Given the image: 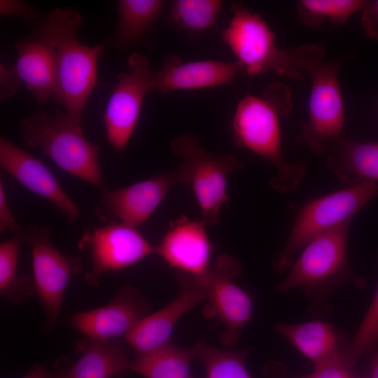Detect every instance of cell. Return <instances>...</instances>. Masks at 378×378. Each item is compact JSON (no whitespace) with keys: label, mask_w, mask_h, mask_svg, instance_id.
Returning <instances> with one entry per match:
<instances>
[{"label":"cell","mask_w":378,"mask_h":378,"mask_svg":"<svg viewBox=\"0 0 378 378\" xmlns=\"http://www.w3.org/2000/svg\"><path fill=\"white\" fill-rule=\"evenodd\" d=\"M291 108L290 88L274 83L261 97L244 96L237 106L232 124L235 146L253 152L274 166L276 173L270 185L281 193L295 190L306 172L302 161L289 162L282 153L279 118Z\"/></svg>","instance_id":"1"},{"label":"cell","mask_w":378,"mask_h":378,"mask_svg":"<svg viewBox=\"0 0 378 378\" xmlns=\"http://www.w3.org/2000/svg\"><path fill=\"white\" fill-rule=\"evenodd\" d=\"M82 16L70 7L57 8L44 15L30 33L54 49L57 69L56 102L81 120L87 100L97 83L98 59L104 47L88 46L78 39Z\"/></svg>","instance_id":"2"},{"label":"cell","mask_w":378,"mask_h":378,"mask_svg":"<svg viewBox=\"0 0 378 378\" xmlns=\"http://www.w3.org/2000/svg\"><path fill=\"white\" fill-rule=\"evenodd\" d=\"M300 65L310 78L308 118L298 124L295 144L307 147L313 155H323L330 142L341 135L344 122V104L338 73L344 58L325 60L320 44L298 47Z\"/></svg>","instance_id":"3"},{"label":"cell","mask_w":378,"mask_h":378,"mask_svg":"<svg viewBox=\"0 0 378 378\" xmlns=\"http://www.w3.org/2000/svg\"><path fill=\"white\" fill-rule=\"evenodd\" d=\"M22 139L37 148L62 170L104 191L99 148L88 140L81 120L65 111L49 113L38 111L20 121Z\"/></svg>","instance_id":"4"},{"label":"cell","mask_w":378,"mask_h":378,"mask_svg":"<svg viewBox=\"0 0 378 378\" xmlns=\"http://www.w3.org/2000/svg\"><path fill=\"white\" fill-rule=\"evenodd\" d=\"M231 10L232 17L222 31L221 38L242 71L251 76L273 71L298 80L305 78L296 47L280 49L265 20L242 4H233Z\"/></svg>","instance_id":"5"},{"label":"cell","mask_w":378,"mask_h":378,"mask_svg":"<svg viewBox=\"0 0 378 378\" xmlns=\"http://www.w3.org/2000/svg\"><path fill=\"white\" fill-rule=\"evenodd\" d=\"M170 148L181 159L174 172L177 182L192 188L200 209V220L206 227L216 224L220 209L228 200L227 177L242 168L243 162L233 154L207 152L189 132L174 138Z\"/></svg>","instance_id":"6"},{"label":"cell","mask_w":378,"mask_h":378,"mask_svg":"<svg viewBox=\"0 0 378 378\" xmlns=\"http://www.w3.org/2000/svg\"><path fill=\"white\" fill-rule=\"evenodd\" d=\"M378 196V183L366 181L308 202L295 216L290 236L275 257L274 270L284 272L293 255L315 237L352 217Z\"/></svg>","instance_id":"7"},{"label":"cell","mask_w":378,"mask_h":378,"mask_svg":"<svg viewBox=\"0 0 378 378\" xmlns=\"http://www.w3.org/2000/svg\"><path fill=\"white\" fill-rule=\"evenodd\" d=\"M22 232L31 247L33 281L46 314L43 330L48 332L58 321L68 284L84 266L79 256L64 255L54 246L48 227L31 224Z\"/></svg>","instance_id":"8"},{"label":"cell","mask_w":378,"mask_h":378,"mask_svg":"<svg viewBox=\"0 0 378 378\" xmlns=\"http://www.w3.org/2000/svg\"><path fill=\"white\" fill-rule=\"evenodd\" d=\"M241 272V265L234 258L221 255L203 274L193 275L207 300L204 315L208 318H216L224 325L220 342L228 347L237 344L253 312L251 298L234 281Z\"/></svg>","instance_id":"9"},{"label":"cell","mask_w":378,"mask_h":378,"mask_svg":"<svg viewBox=\"0 0 378 378\" xmlns=\"http://www.w3.org/2000/svg\"><path fill=\"white\" fill-rule=\"evenodd\" d=\"M127 64L128 71L117 76V83L104 113L106 140L118 153L125 150L136 127L155 73L148 59L143 55L132 53Z\"/></svg>","instance_id":"10"},{"label":"cell","mask_w":378,"mask_h":378,"mask_svg":"<svg viewBox=\"0 0 378 378\" xmlns=\"http://www.w3.org/2000/svg\"><path fill=\"white\" fill-rule=\"evenodd\" d=\"M351 219L319 234L305 246L276 289L285 293L296 287H313L349 273L347 246Z\"/></svg>","instance_id":"11"},{"label":"cell","mask_w":378,"mask_h":378,"mask_svg":"<svg viewBox=\"0 0 378 378\" xmlns=\"http://www.w3.org/2000/svg\"><path fill=\"white\" fill-rule=\"evenodd\" d=\"M92 254V271L85 279L90 286H97L101 275L137 263L155 253L153 246L136 227L112 222L88 230L79 242Z\"/></svg>","instance_id":"12"},{"label":"cell","mask_w":378,"mask_h":378,"mask_svg":"<svg viewBox=\"0 0 378 378\" xmlns=\"http://www.w3.org/2000/svg\"><path fill=\"white\" fill-rule=\"evenodd\" d=\"M151 306L134 288H120L111 302L104 307L77 312L71 326L90 340H107L125 337L146 316Z\"/></svg>","instance_id":"13"},{"label":"cell","mask_w":378,"mask_h":378,"mask_svg":"<svg viewBox=\"0 0 378 378\" xmlns=\"http://www.w3.org/2000/svg\"><path fill=\"white\" fill-rule=\"evenodd\" d=\"M177 183L175 173L169 172L125 188L106 189L103 191L96 211L102 220L115 219L137 228L149 218Z\"/></svg>","instance_id":"14"},{"label":"cell","mask_w":378,"mask_h":378,"mask_svg":"<svg viewBox=\"0 0 378 378\" xmlns=\"http://www.w3.org/2000/svg\"><path fill=\"white\" fill-rule=\"evenodd\" d=\"M0 166L25 188L53 204L69 223H76L80 211L51 171L3 136L0 138Z\"/></svg>","instance_id":"15"},{"label":"cell","mask_w":378,"mask_h":378,"mask_svg":"<svg viewBox=\"0 0 378 378\" xmlns=\"http://www.w3.org/2000/svg\"><path fill=\"white\" fill-rule=\"evenodd\" d=\"M176 275L179 285L177 296L159 311L143 318L125 337L138 354L150 351L169 342L177 321L206 299L204 290L193 275L181 271H176Z\"/></svg>","instance_id":"16"},{"label":"cell","mask_w":378,"mask_h":378,"mask_svg":"<svg viewBox=\"0 0 378 378\" xmlns=\"http://www.w3.org/2000/svg\"><path fill=\"white\" fill-rule=\"evenodd\" d=\"M200 220L182 216L172 222L155 253L171 267L194 276L203 274L209 269L213 245Z\"/></svg>","instance_id":"17"},{"label":"cell","mask_w":378,"mask_h":378,"mask_svg":"<svg viewBox=\"0 0 378 378\" xmlns=\"http://www.w3.org/2000/svg\"><path fill=\"white\" fill-rule=\"evenodd\" d=\"M241 71L237 62L205 59L185 62L177 55H169L155 71L150 91L168 93L214 88L231 83Z\"/></svg>","instance_id":"18"},{"label":"cell","mask_w":378,"mask_h":378,"mask_svg":"<svg viewBox=\"0 0 378 378\" xmlns=\"http://www.w3.org/2000/svg\"><path fill=\"white\" fill-rule=\"evenodd\" d=\"M17 59L13 65L22 82L39 104L55 97L57 89V69L53 48L29 34L15 43Z\"/></svg>","instance_id":"19"},{"label":"cell","mask_w":378,"mask_h":378,"mask_svg":"<svg viewBox=\"0 0 378 378\" xmlns=\"http://www.w3.org/2000/svg\"><path fill=\"white\" fill-rule=\"evenodd\" d=\"M328 167L348 186L378 181V142H360L342 136L334 139L328 153Z\"/></svg>","instance_id":"20"},{"label":"cell","mask_w":378,"mask_h":378,"mask_svg":"<svg viewBox=\"0 0 378 378\" xmlns=\"http://www.w3.org/2000/svg\"><path fill=\"white\" fill-rule=\"evenodd\" d=\"M66 378H113L130 370L125 342L120 339L90 340Z\"/></svg>","instance_id":"21"},{"label":"cell","mask_w":378,"mask_h":378,"mask_svg":"<svg viewBox=\"0 0 378 378\" xmlns=\"http://www.w3.org/2000/svg\"><path fill=\"white\" fill-rule=\"evenodd\" d=\"M274 330L312 360L314 366L337 351V337L330 323L316 321L303 323H279Z\"/></svg>","instance_id":"22"},{"label":"cell","mask_w":378,"mask_h":378,"mask_svg":"<svg viewBox=\"0 0 378 378\" xmlns=\"http://www.w3.org/2000/svg\"><path fill=\"white\" fill-rule=\"evenodd\" d=\"M164 3L162 0L118 1V19L112 46L124 50L141 40L157 20Z\"/></svg>","instance_id":"23"},{"label":"cell","mask_w":378,"mask_h":378,"mask_svg":"<svg viewBox=\"0 0 378 378\" xmlns=\"http://www.w3.org/2000/svg\"><path fill=\"white\" fill-rule=\"evenodd\" d=\"M195 360L194 346L182 348L167 342L139 354L130 370L146 378H192L190 363Z\"/></svg>","instance_id":"24"},{"label":"cell","mask_w":378,"mask_h":378,"mask_svg":"<svg viewBox=\"0 0 378 378\" xmlns=\"http://www.w3.org/2000/svg\"><path fill=\"white\" fill-rule=\"evenodd\" d=\"M24 244L21 231L0 244V295L13 303L36 293L34 281L17 274L20 248Z\"/></svg>","instance_id":"25"},{"label":"cell","mask_w":378,"mask_h":378,"mask_svg":"<svg viewBox=\"0 0 378 378\" xmlns=\"http://www.w3.org/2000/svg\"><path fill=\"white\" fill-rule=\"evenodd\" d=\"M364 0H301L297 4V13L307 26L318 27L326 20L342 25L355 13L368 4Z\"/></svg>","instance_id":"26"},{"label":"cell","mask_w":378,"mask_h":378,"mask_svg":"<svg viewBox=\"0 0 378 378\" xmlns=\"http://www.w3.org/2000/svg\"><path fill=\"white\" fill-rule=\"evenodd\" d=\"M195 360L205 369V378H253L245 365L248 350L229 351L205 345H194Z\"/></svg>","instance_id":"27"},{"label":"cell","mask_w":378,"mask_h":378,"mask_svg":"<svg viewBox=\"0 0 378 378\" xmlns=\"http://www.w3.org/2000/svg\"><path fill=\"white\" fill-rule=\"evenodd\" d=\"M223 4L219 0H175L171 4L170 15L181 29L200 33L214 26Z\"/></svg>","instance_id":"28"},{"label":"cell","mask_w":378,"mask_h":378,"mask_svg":"<svg viewBox=\"0 0 378 378\" xmlns=\"http://www.w3.org/2000/svg\"><path fill=\"white\" fill-rule=\"evenodd\" d=\"M378 342V286L370 306L366 312L351 343L342 352L353 367L362 355Z\"/></svg>","instance_id":"29"},{"label":"cell","mask_w":378,"mask_h":378,"mask_svg":"<svg viewBox=\"0 0 378 378\" xmlns=\"http://www.w3.org/2000/svg\"><path fill=\"white\" fill-rule=\"evenodd\" d=\"M314 372L300 378H349L352 366L342 352L337 351L328 360L314 366Z\"/></svg>","instance_id":"30"},{"label":"cell","mask_w":378,"mask_h":378,"mask_svg":"<svg viewBox=\"0 0 378 378\" xmlns=\"http://www.w3.org/2000/svg\"><path fill=\"white\" fill-rule=\"evenodd\" d=\"M0 13L20 17L28 24L39 20L40 12L34 5L19 0H1Z\"/></svg>","instance_id":"31"},{"label":"cell","mask_w":378,"mask_h":378,"mask_svg":"<svg viewBox=\"0 0 378 378\" xmlns=\"http://www.w3.org/2000/svg\"><path fill=\"white\" fill-rule=\"evenodd\" d=\"M22 80L13 66L0 64V99L6 101L11 98L19 90Z\"/></svg>","instance_id":"32"},{"label":"cell","mask_w":378,"mask_h":378,"mask_svg":"<svg viewBox=\"0 0 378 378\" xmlns=\"http://www.w3.org/2000/svg\"><path fill=\"white\" fill-rule=\"evenodd\" d=\"M21 232V226L15 220L8 204L4 186L0 181V232Z\"/></svg>","instance_id":"33"},{"label":"cell","mask_w":378,"mask_h":378,"mask_svg":"<svg viewBox=\"0 0 378 378\" xmlns=\"http://www.w3.org/2000/svg\"><path fill=\"white\" fill-rule=\"evenodd\" d=\"M361 23L366 35L378 40V0L368 2L363 9Z\"/></svg>","instance_id":"34"},{"label":"cell","mask_w":378,"mask_h":378,"mask_svg":"<svg viewBox=\"0 0 378 378\" xmlns=\"http://www.w3.org/2000/svg\"><path fill=\"white\" fill-rule=\"evenodd\" d=\"M69 370L51 371L41 364L34 365L22 378H66Z\"/></svg>","instance_id":"35"},{"label":"cell","mask_w":378,"mask_h":378,"mask_svg":"<svg viewBox=\"0 0 378 378\" xmlns=\"http://www.w3.org/2000/svg\"><path fill=\"white\" fill-rule=\"evenodd\" d=\"M370 372L371 378H378V353L373 356Z\"/></svg>","instance_id":"36"}]
</instances>
